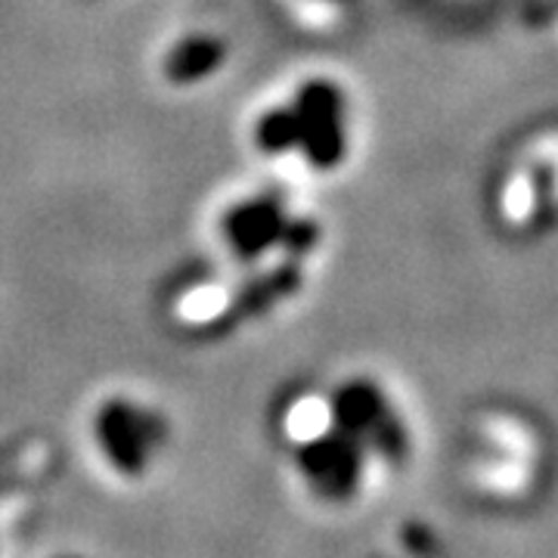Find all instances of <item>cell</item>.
Segmentation results:
<instances>
[{
	"mask_svg": "<svg viewBox=\"0 0 558 558\" xmlns=\"http://www.w3.org/2000/svg\"><path fill=\"white\" fill-rule=\"evenodd\" d=\"M255 143L267 156H282L299 149V124L292 106H277L270 112H264L255 124Z\"/></svg>",
	"mask_w": 558,
	"mask_h": 558,
	"instance_id": "cell-8",
	"label": "cell"
},
{
	"mask_svg": "<svg viewBox=\"0 0 558 558\" xmlns=\"http://www.w3.org/2000/svg\"><path fill=\"white\" fill-rule=\"evenodd\" d=\"M366 447L344 428L332 425L317 438L304 440L299 447V469L304 481L329 502H344L360 490L366 469Z\"/></svg>",
	"mask_w": 558,
	"mask_h": 558,
	"instance_id": "cell-4",
	"label": "cell"
},
{
	"mask_svg": "<svg viewBox=\"0 0 558 558\" xmlns=\"http://www.w3.org/2000/svg\"><path fill=\"white\" fill-rule=\"evenodd\" d=\"M299 124V153L317 171L339 168L348 156V100L329 78L304 81L289 102Z\"/></svg>",
	"mask_w": 558,
	"mask_h": 558,
	"instance_id": "cell-3",
	"label": "cell"
},
{
	"mask_svg": "<svg viewBox=\"0 0 558 558\" xmlns=\"http://www.w3.org/2000/svg\"><path fill=\"white\" fill-rule=\"evenodd\" d=\"M97 438L119 472L140 475L161 440V425L153 413H140L131 403H109L97 418Z\"/></svg>",
	"mask_w": 558,
	"mask_h": 558,
	"instance_id": "cell-5",
	"label": "cell"
},
{
	"mask_svg": "<svg viewBox=\"0 0 558 558\" xmlns=\"http://www.w3.org/2000/svg\"><path fill=\"white\" fill-rule=\"evenodd\" d=\"M329 413L332 425L354 435L369 453L385 462H403L410 453V432L376 381H344L332 395Z\"/></svg>",
	"mask_w": 558,
	"mask_h": 558,
	"instance_id": "cell-2",
	"label": "cell"
},
{
	"mask_svg": "<svg viewBox=\"0 0 558 558\" xmlns=\"http://www.w3.org/2000/svg\"><path fill=\"white\" fill-rule=\"evenodd\" d=\"M301 286V274L292 264H282L277 270L264 274V277L252 279L248 289H242V295L236 304L230 307V319L227 323H236V319H252L277 307L279 301H286L295 289Z\"/></svg>",
	"mask_w": 558,
	"mask_h": 558,
	"instance_id": "cell-7",
	"label": "cell"
},
{
	"mask_svg": "<svg viewBox=\"0 0 558 558\" xmlns=\"http://www.w3.org/2000/svg\"><path fill=\"white\" fill-rule=\"evenodd\" d=\"M223 240L242 260H258L270 248H282L292 258L307 255L319 242V227L307 218H292L279 196H255L233 205L223 215Z\"/></svg>",
	"mask_w": 558,
	"mask_h": 558,
	"instance_id": "cell-1",
	"label": "cell"
},
{
	"mask_svg": "<svg viewBox=\"0 0 558 558\" xmlns=\"http://www.w3.org/2000/svg\"><path fill=\"white\" fill-rule=\"evenodd\" d=\"M223 57H227L223 40L211 38V35H190L168 53L165 75L174 84H193V81L208 78L211 72H218Z\"/></svg>",
	"mask_w": 558,
	"mask_h": 558,
	"instance_id": "cell-6",
	"label": "cell"
}]
</instances>
